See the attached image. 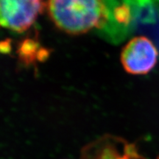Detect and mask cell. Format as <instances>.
I'll list each match as a JSON object with an SVG mask.
<instances>
[{
  "mask_svg": "<svg viewBox=\"0 0 159 159\" xmlns=\"http://www.w3.org/2000/svg\"><path fill=\"white\" fill-rule=\"evenodd\" d=\"M158 51L150 38H132L121 52L120 60L125 71L133 75H146L156 66Z\"/></svg>",
  "mask_w": 159,
  "mask_h": 159,
  "instance_id": "3957f363",
  "label": "cell"
},
{
  "mask_svg": "<svg viewBox=\"0 0 159 159\" xmlns=\"http://www.w3.org/2000/svg\"><path fill=\"white\" fill-rule=\"evenodd\" d=\"M47 10L55 27L71 35L105 28L111 17L105 0H48Z\"/></svg>",
  "mask_w": 159,
  "mask_h": 159,
  "instance_id": "6da1fadb",
  "label": "cell"
},
{
  "mask_svg": "<svg viewBox=\"0 0 159 159\" xmlns=\"http://www.w3.org/2000/svg\"><path fill=\"white\" fill-rule=\"evenodd\" d=\"M130 26L150 36L159 47V0H132Z\"/></svg>",
  "mask_w": 159,
  "mask_h": 159,
  "instance_id": "277c9868",
  "label": "cell"
},
{
  "mask_svg": "<svg viewBox=\"0 0 159 159\" xmlns=\"http://www.w3.org/2000/svg\"><path fill=\"white\" fill-rule=\"evenodd\" d=\"M45 7V0H1V25L13 32L24 33L33 25Z\"/></svg>",
  "mask_w": 159,
  "mask_h": 159,
  "instance_id": "7a4b0ae2",
  "label": "cell"
},
{
  "mask_svg": "<svg viewBox=\"0 0 159 159\" xmlns=\"http://www.w3.org/2000/svg\"><path fill=\"white\" fill-rule=\"evenodd\" d=\"M157 159H159V156L158 157V158H157Z\"/></svg>",
  "mask_w": 159,
  "mask_h": 159,
  "instance_id": "5b68a950",
  "label": "cell"
}]
</instances>
